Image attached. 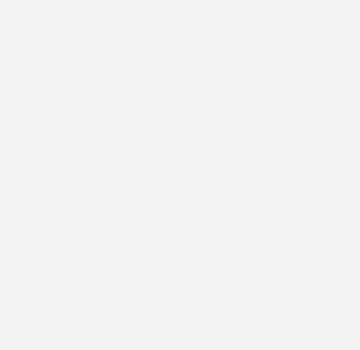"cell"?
I'll list each match as a JSON object with an SVG mask.
<instances>
[]
</instances>
